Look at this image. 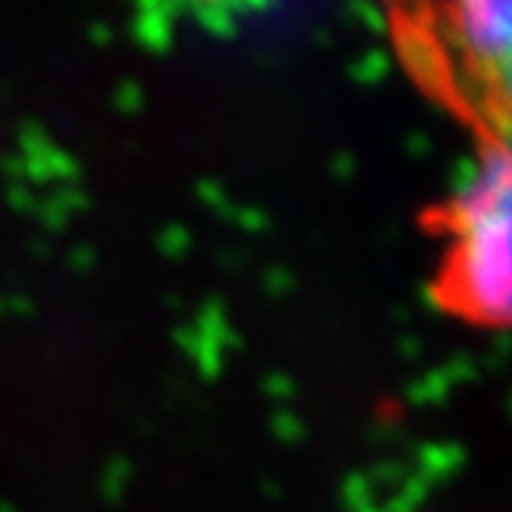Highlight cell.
<instances>
[{
    "label": "cell",
    "mask_w": 512,
    "mask_h": 512,
    "mask_svg": "<svg viewBox=\"0 0 512 512\" xmlns=\"http://www.w3.org/2000/svg\"><path fill=\"white\" fill-rule=\"evenodd\" d=\"M448 297L479 324H506L512 303V164L488 142L451 201Z\"/></svg>",
    "instance_id": "6da1fadb"
},
{
    "label": "cell",
    "mask_w": 512,
    "mask_h": 512,
    "mask_svg": "<svg viewBox=\"0 0 512 512\" xmlns=\"http://www.w3.org/2000/svg\"><path fill=\"white\" fill-rule=\"evenodd\" d=\"M451 19L466 59L503 78L512 50V0H451Z\"/></svg>",
    "instance_id": "7a4b0ae2"
}]
</instances>
